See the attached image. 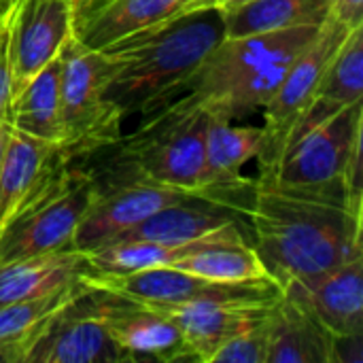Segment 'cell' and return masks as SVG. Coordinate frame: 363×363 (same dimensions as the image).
<instances>
[{"label":"cell","instance_id":"1","mask_svg":"<svg viewBox=\"0 0 363 363\" xmlns=\"http://www.w3.org/2000/svg\"><path fill=\"white\" fill-rule=\"evenodd\" d=\"M363 204L345 181L289 187L257 177L245 206L249 240L266 272L283 289L363 255Z\"/></svg>","mask_w":363,"mask_h":363},{"label":"cell","instance_id":"2","mask_svg":"<svg viewBox=\"0 0 363 363\" xmlns=\"http://www.w3.org/2000/svg\"><path fill=\"white\" fill-rule=\"evenodd\" d=\"M225 38L215 9L187 11L98 49L108 62L106 98L121 119L170 104L204 57Z\"/></svg>","mask_w":363,"mask_h":363},{"label":"cell","instance_id":"3","mask_svg":"<svg viewBox=\"0 0 363 363\" xmlns=\"http://www.w3.org/2000/svg\"><path fill=\"white\" fill-rule=\"evenodd\" d=\"M319 28L304 26L225 36L213 47L170 104L202 111L225 121L245 119L262 111L279 89L291 62Z\"/></svg>","mask_w":363,"mask_h":363},{"label":"cell","instance_id":"4","mask_svg":"<svg viewBox=\"0 0 363 363\" xmlns=\"http://www.w3.org/2000/svg\"><path fill=\"white\" fill-rule=\"evenodd\" d=\"M102 153H106L102 162L89 168L94 179V191L89 206L72 238V249L81 253H89L94 249L104 247L132 225L140 223L149 215L170 204L213 196L247 198L253 187V181L247 179L236 185L211 187L200 191L170 187L140 174L115 151L104 149Z\"/></svg>","mask_w":363,"mask_h":363},{"label":"cell","instance_id":"5","mask_svg":"<svg viewBox=\"0 0 363 363\" xmlns=\"http://www.w3.org/2000/svg\"><path fill=\"white\" fill-rule=\"evenodd\" d=\"M108 62L70 34L60 49V153L81 164L113 147L121 132V115L106 98Z\"/></svg>","mask_w":363,"mask_h":363},{"label":"cell","instance_id":"6","mask_svg":"<svg viewBox=\"0 0 363 363\" xmlns=\"http://www.w3.org/2000/svg\"><path fill=\"white\" fill-rule=\"evenodd\" d=\"M143 119L134 132L121 134L108 149L157 183L189 191L211 189L204 185V134L208 115L166 104Z\"/></svg>","mask_w":363,"mask_h":363},{"label":"cell","instance_id":"7","mask_svg":"<svg viewBox=\"0 0 363 363\" xmlns=\"http://www.w3.org/2000/svg\"><path fill=\"white\" fill-rule=\"evenodd\" d=\"M94 179L83 164L64 166L0 228V266L72 249Z\"/></svg>","mask_w":363,"mask_h":363},{"label":"cell","instance_id":"8","mask_svg":"<svg viewBox=\"0 0 363 363\" xmlns=\"http://www.w3.org/2000/svg\"><path fill=\"white\" fill-rule=\"evenodd\" d=\"M353 28L330 17L313 36V40L291 62L279 89L264 111V147L257 155L259 174H272L287 153L294 132L311 108L323 77Z\"/></svg>","mask_w":363,"mask_h":363},{"label":"cell","instance_id":"9","mask_svg":"<svg viewBox=\"0 0 363 363\" xmlns=\"http://www.w3.org/2000/svg\"><path fill=\"white\" fill-rule=\"evenodd\" d=\"M83 283L117 294L132 302L151 308L179 306L189 302L206 300H262L270 302L281 298V287L274 281H255V283H215L170 266L147 268L128 274H108L89 270Z\"/></svg>","mask_w":363,"mask_h":363},{"label":"cell","instance_id":"10","mask_svg":"<svg viewBox=\"0 0 363 363\" xmlns=\"http://www.w3.org/2000/svg\"><path fill=\"white\" fill-rule=\"evenodd\" d=\"M363 102L347 106L302 134L270 177L289 187H317L342 181L353 147L362 140Z\"/></svg>","mask_w":363,"mask_h":363},{"label":"cell","instance_id":"11","mask_svg":"<svg viewBox=\"0 0 363 363\" xmlns=\"http://www.w3.org/2000/svg\"><path fill=\"white\" fill-rule=\"evenodd\" d=\"M125 353L111 338L94 287H81L40 332L23 363H123Z\"/></svg>","mask_w":363,"mask_h":363},{"label":"cell","instance_id":"12","mask_svg":"<svg viewBox=\"0 0 363 363\" xmlns=\"http://www.w3.org/2000/svg\"><path fill=\"white\" fill-rule=\"evenodd\" d=\"M9 26L11 94L60 55L72 34V0H15L4 9Z\"/></svg>","mask_w":363,"mask_h":363},{"label":"cell","instance_id":"13","mask_svg":"<svg viewBox=\"0 0 363 363\" xmlns=\"http://www.w3.org/2000/svg\"><path fill=\"white\" fill-rule=\"evenodd\" d=\"M94 291L104 325L128 362H191L183 332L170 317L117 294Z\"/></svg>","mask_w":363,"mask_h":363},{"label":"cell","instance_id":"14","mask_svg":"<svg viewBox=\"0 0 363 363\" xmlns=\"http://www.w3.org/2000/svg\"><path fill=\"white\" fill-rule=\"evenodd\" d=\"M277 300H206L153 311L164 313L181 328L191 362L211 363L228 340L257 328Z\"/></svg>","mask_w":363,"mask_h":363},{"label":"cell","instance_id":"15","mask_svg":"<svg viewBox=\"0 0 363 363\" xmlns=\"http://www.w3.org/2000/svg\"><path fill=\"white\" fill-rule=\"evenodd\" d=\"M281 291L330 334H363V255L321 274L291 281Z\"/></svg>","mask_w":363,"mask_h":363},{"label":"cell","instance_id":"16","mask_svg":"<svg viewBox=\"0 0 363 363\" xmlns=\"http://www.w3.org/2000/svg\"><path fill=\"white\" fill-rule=\"evenodd\" d=\"M64 166L68 162L55 143L30 136L9 123L0 160V228Z\"/></svg>","mask_w":363,"mask_h":363},{"label":"cell","instance_id":"17","mask_svg":"<svg viewBox=\"0 0 363 363\" xmlns=\"http://www.w3.org/2000/svg\"><path fill=\"white\" fill-rule=\"evenodd\" d=\"M194 0H87L74 6L72 34L89 49H102L153 23L179 17Z\"/></svg>","mask_w":363,"mask_h":363},{"label":"cell","instance_id":"18","mask_svg":"<svg viewBox=\"0 0 363 363\" xmlns=\"http://www.w3.org/2000/svg\"><path fill=\"white\" fill-rule=\"evenodd\" d=\"M91 264L77 249H64L0 266V306L36 300L79 283Z\"/></svg>","mask_w":363,"mask_h":363},{"label":"cell","instance_id":"19","mask_svg":"<svg viewBox=\"0 0 363 363\" xmlns=\"http://www.w3.org/2000/svg\"><path fill=\"white\" fill-rule=\"evenodd\" d=\"M266 363H330L332 334L300 304L281 294L266 319Z\"/></svg>","mask_w":363,"mask_h":363},{"label":"cell","instance_id":"20","mask_svg":"<svg viewBox=\"0 0 363 363\" xmlns=\"http://www.w3.org/2000/svg\"><path fill=\"white\" fill-rule=\"evenodd\" d=\"M357 102H363V26L353 28L336 51L311 108L294 132L291 145L315 125Z\"/></svg>","mask_w":363,"mask_h":363},{"label":"cell","instance_id":"21","mask_svg":"<svg viewBox=\"0 0 363 363\" xmlns=\"http://www.w3.org/2000/svg\"><path fill=\"white\" fill-rule=\"evenodd\" d=\"M242 228H247V225L232 223V225H223L206 236L185 240V242H170V245H164V242H108V245L94 249L85 255L94 270L108 272V274H128V272H136V270L164 268V266L172 268L181 259L189 257L191 253H198L200 249H204L213 242L247 236Z\"/></svg>","mask_w":363,"mask_h":363},{"label":"cell","instance_id":"22","mask_svg":"<svg viewBox=\"0 0 363 363\" xmlns=\"http://www.w3.org/2000/svg\"><path fill=\"white\" fill-rule=\"evenodd\" d=\"M264 147V130L255 125H234L232 121L208 117L204 134V185L225 187L242 183V166L257 160Z\"/></svg>","mask_w":363,"mask_h":363},{"label":"cell","instance_id":"23","mask_svg":"<svg viewBox=\"0 0 363 363\" xmlns=\"http://www.w3.org/2000/svg\"><path fill=\"white\" fill-rule=\"evenodd\" d=\"M6 119L13 128L60 147V55L11 94Z\"/></svg>","mask_w":363,"mask_h":363},{"label":"cell","instance_id":"24","mask_svg":"<svg viewBox=\"0 0 363 363\" xmlns=\"http://www.w3.org/2000/svg\"><path fill=\"white\" fill-rule=\"evenodd\" d=\"M330 0H249L223 11L225 36H249L304 26H323L330 19Z\"/></svg>","mask_w":363,"mask_h":363},{"label":"cell","instance_id":"25","mask_svg":"<svg viewBox=\"0 0 363 363\" xmlns=\"http://www.w3.org/2000/svg\"><path fill=\"white\" fill-rule=\"evenodd\" d=\"M81 287L83 281L36 300L0 306V363H23L45 325L79 296Z\"/></svg>","mask_w":363,"mask_h":363},{"label":"cell","instance_id":"26","mask_svg":"<svg viewBox=\"0 0 363 363\" xmlns=\"http://www.w3.org/2000/svg\"><path fill=\"white\" fill-rule=\"evenodd\" d=\"M172 268L215 281V283H255L272 281L255 247L247 236L213 242L198 253L181 259Z\"/></svg>","mask_w":363,"mask_h":363},{"label":"cell","instance_id":"27","mask_svg":"<svg viewBox=\"0 0 363 363\" xmlns=\"http://www.w3.org/2000/svg\"><path fill=\"white\" fill-rule=\"evenodd\" d=\"M268 319V317H266ZM266 319L236 338L228 340L215 355L211 363H266L268 359V328Z\"/></svg>","mask_w":363,"mask_h":363},{"label":"cell","instance_id":"28","mask_svg":"<svg viewBox=\"0 0 363 363\" xmlns=\"http://www.w3.org/2000/svg\"><path fill=\"white\" fill-rule=\"evenodd\" d=\"M330 363H363V334H332Z\"/></svg>","mask_w":363,"mask_h":363},{"label":"cell","instance_id":"29","mask_svg":"<svg viewBox=\"0 0 363 363\" xmlns=\"http://www.w3.org/2000/svg\"><path fill=\"white\" fill-rule=\"evenodd\" d=\"M11 100V70H9V26L4 11L0 13V115H6Z\"/></svg>","mask_w":363,"mask_h":363},{"label":"cell","instance_id":"30","mask_svg":"<svg viewBox=\"0 0 363 363\" xmlns=\"http://www.w3.org/2000/svg\"><path fill=\"white\" fill-rule=\"evenodd\" d=\"M332 13L336 21L345 23L347 28L363 26V0H330Z\"/></svg>","mask_w":363,"mask_h":363},{"label":"cell","instance_id":"31","mask_svg":"<svg viewBox=\"0 0 363 363\" xmlns=\"http://www.w3.org/2000/svg\"><path fill=\"white\" fill-rule=\"evenodd\" d=\"M245 2H249V0H194V2L189 4V11L215 9V11L223 13V11H230V9H234V6H238V4H245Z\"/></svg>","mask_w":363,"mask_h":363},{"label":"cell","instance_id":"32","mask_svg":"<svg viewBox=\"0 0 363 363\" xmlns=\"http://www.w3.org/2000/svg\"><path fill=\"white\" fill-rule=\"evenodd\" d=\"M6 134H9V119L6 115H0V160H2L4 145H6Z\"/></svg>","mask_w":363,"mask_h":363},{"label":"cell","instance_id":"33","mask_svg":"<svg viewBox=\"0 0 363 363\" xmlns=\"http://www.w3.org/2000/svg\"><path fill=\"white\" fill-rule=\"evenodd\" d=\"M0 4H2V9H6L11 4V0H0Z\"/></svg>","mask_w":363,"mask_h":363},{"label":"cell","instance_id":"34","mask_svg":"<svg viewBox=\"0 0 363 363\" xmlns=\"http://www.w3.org/2000/svg\"><path fill=\"white\" fill-rule=\"evenodd\" d=\"M85 0H72V6H79V4H83Z\"/></svg>","mask_w":363,"mask_h":363},{"label":"cell","instance_id":"35","mask_svg":"<svg viewBox=\"0 0 363 363\" xmlns=\"http://www.w3.org/2000/svg\"><path fill=\"white\" fill-rule=\"evenodd\" d=\"M2 11H4V9H2V4H0V13H2Z\"/></svg>","mask_w":363,"mask_h":363},{"label":"cell","instance_id":"36","mask_svg":"<svg viewBox=\"0 0 363 363\" xmlns=\"http://www.w3.org/2000/svg\"><path fill=\"white\" fill-rule=\"evenodd\" d=\"M11 2H15V0H11Z\"/></svg>","mask_w":363,"mask_h":363},{"label":"cell","instance_id":"37","mask_svg":"<svg viewBox=\"0 0 363 363\" xmlns=\"http://www.w3.org/2000/svg\"><path fill=\"white\" fill-rule=\"evenodd\" d=\"M85 2H87V0H85Z\"/></svg>","mask_w":363,"mask_h":363}]
</instances>
